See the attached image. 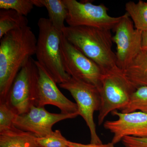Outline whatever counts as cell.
<instances>
[{"label": "cell", "instance_id": "obj_1", "mask_svg": "<svg viewBox=\"0 0 147 147\" xmlns=\"http://www.w3.org/2000/svg\"><path fill=\"white\" fill-rule=\"evenodd\" d=\"M37 39L30 27L11 31L0 41V102L5 101L22 67L35 55Z\"/></svg>", "mask_w": 147, "mask_h": 147}, {"label": "cell", "instance_id": "obj_2", "mask_svg": "<svg viewBox=\"0 0 147 147\" xmlns=\"http://www.w3.org/2000/svg\"><path fill=\"white\" fill-rule=\"evenodd\" d=\"M66 39L105 71L117 66L112 50L110 30L92 27L65 26L62 30Z\"/></svg>", "mask_w": 147, "mask_h": 147}, {"label": "cell", "instance_id": "obj_3", "mask_svg": "<svg viewBox=\"0 0 147 147\" xmlns=\"http://www.w3.org/2000/svg\"><path fill=\"white\" fill-rule=\"evenodd\" d=\"M38 26L39 33L35 54L37 61L57 84L67 82L71 77L66 72L63 62L61 50L62 32L55 28L48 18H40Z\"/></svg>", "mask_w": 147, "mask_h": 147}, {"label": "cell", "instance_id": "obj_4", "mask_svg": "<svg viewBox=\"0 0 147 147\" xmlns=\"http://www.w3.org/2000/svg\"><path fill=\"white\" fill-rule=\"evenodd\" d=\"M136 90L117 66L104 71L98 88L100 98L98 125L102 124L109 113L125 107Z\"/></svg>", "mask_w": 147, "mask_h": 147}, {"label": "cell", "instance_id": "obj_5", "mask_svg": "<svg viewBox=\"0 0 147 147\" xmlns=\"http://www.w3.org/2000/svg\"><path fill=\"white\" fill-rule=\"evenodd\" d=\"M38 76L35 61L30 58L18 72L5 101L16 115L26 113L35 105Z\"/></svg>", "mask_w": 147, "mask_h": 147}, {"label": "cell", "instance_id": "obj_6", "mask_svg": "<svg viewBox=\"0 0 147 147\" xmlns=\"http://www.w3.org/2000/svg\"><path fill=\"white\" fill-rule=\"evenodd\" d=\"M63 1L68 11L66 22L69 26L92 27L111 30L122 17L110 16L108 8L103 4L95 5L90 2Z\"/></svg>", "mask_w": 147, "mask_h": 147}, {"label": "cell", "instance_id": "obj_7", "mask_svg": "<svg viewBox=\"0 0 147 147\" xmlns=\"http://www.w3.org/2000/svg\"><path fill=\"white\" fill-rule=\"evenodd\" d=\"M59 86L69 92L76 101L79 115L84 119L89 129L91 144H102L97 134L94 119V112L99 111L100 105V93L97 87L72 77Z\"/></svg>", "mask_w": 147, "mask_h": 147}, {"label": "cell", "instance_id": "obj_8", "mask_svg": "<svg viewBox=\"0 0 147 147\" xmlns=\"http://www.w3.org/2000/svg\"><path fill=\"white\" fill-rule=\"evenodd\" d=\"M61 50L66 72L71 77L94 86L98 89L104 72L102 69L69 42L63 33Z\"/></svg>", "mask_w": 147, "mask_h": 147}, {"label": "cell", "instance_id": "obj_9", "mask_svg": "<svg viewBox=\"0 0 147 147\" xmlns=\"http://www.w3.org/2000/svg\"><path fill=\"white\" fill-rule=\"evenodd\" d=\"M113 30V42L117 45V66L123 70L142 51V32L135 29L128 13L122 15Z\"/></svg>", "mask_w": 147, "mask_h": 147}, {"label": "cell", "instance_id": "obj_10", "mask_svg": "<svg viewBox=\"0 0 147 147\" xmlns=\"http://www.w3.org/2000/svg\"><path fill=\"white\" fill-rule=\"evenodd\" d=\"M77 116L61 113H52L44 107L32 105L26 113L16 116L13 125L21 130L32 133L36 137H42L53 133L52 128L55 124Z\"/></svg>", "mask_w": 147, "mask_h": 147}, {"label": "cell", "instance_id": "obj_11", "mask_svg": "<svg viewBox=\"0 0 147 147\" xmlns=\"http://www.w3.org/2000/svg\"><path fill=\"white\" fill-rule=\"evenodd\" d=\"M38 69V76L35 106L45 107L51 105L57 107L61 113L79 116L78 107L75 102L64 95L57 86V83L40 64L35 61Z\"/></svg>", "mask_w": 147, "mask_h": 147}, {"label": "cell", "instance_id": "obj_12", "mask_svg": "<svg viewBox=\"0 0 147 147\" xmlns=\"http://www.w3.org/2000/svg\"><path fill=\"white\" fill-rule=\"evenodd\" d=\"M118 119L106 121L104 128L113 134L112 142L114 144L122 141L124 137L147 138V114L141 111L122 113L117 110L112 112Z\"/></svg>", "mask_w": 147, "mask_h": 147}, {"label": "cell", "instance_id": "obj_13", "mask_svg": "<svg viewBox=\"0 0 147 147\" xmlns=\"http://www.w3.org/2000/svg\"><path fill=\"white\" fill-rule=\"evenodd\" d=\"M36 137L13 126L0 131V147H39Z\"/></svg>", "mask_w": 147, "mask_h": 147}, {"label": "cell", "instance_id": "obj_14", "mask_svg": "<svg viewBox=\"0 0 147 147\" xmlns=\"http://www.w3.org/2000/svg\"><path fill=\"white\" fill-rule=\"evenodd\" d=\"M123 71L136 89L147 86V52L142 50Z\"/></svg>", "mask_w": 147, "mask_h": 147}, {"label": "cell", "instance_id": "obj_15", "mask_svg": "<svg viewBox=\"0 0 147 147\" xmlns=\"http://www.w3.org/2000/svg\"><path fill=\"white\" fill-rule=\"evenodd\" d=\"M34 5L44 7L48 11L49 19L53 26L60 31L65 27L68 11L63 0H33Z\"/></svg>", "mask_w": 147, "mask_h": 147}, {"label": "cell", "instance_id": "obj_16", "mask_svg": "<svg viewBox=\"0 0 147 147\" xmlns=\"http://www.w3.org/2000/svg\"><path fill=\"white\" fill-rule=\"evenodd\" d=\"M28 20L26 16L11 9L0 11V39L11 31L28 26Z\"/></svg>", "mask_w": 147, "mask_h": 147}, {"label": "cell", "instance_id": "obj_17", "mask_svg": "<svg viewBox=\"0 0 147 147\" xmlns=\"http://www.w3.org/2000/svg\"><path fill=\"white\" fill-rule=\"evenodd\" d=\"M125 9L135 29L142 32L147 31V1L128 2L125 4Z\"/></svg>", "mask_w": 147, "mask_h": 147}, {"label": "cell", "instance_id": "obj_18", "mask_svg": "<svg viewBox=\"0 0 147 147\" xmlns=\"http://www.w3.org/2000/svg\"><path fill=\"white\" fill-rule=\"evenodd\" d=\"M137 110L147 114V86L139 87L131 95L127 105L121 110L122 113Z\"/></svg>", "mask_w": 147, "mask_h": 147}, {"label": "cell", "instance_id": "obj_19", "mask_svg": "<svg viewBox=\"0 0 147 147\" xmlns=\"http://www.w3.org/2000/svg\"><path fill=\"white\" fill-rule=\"evenodd\" d=\"M34 6L33 0H0V8L11 9L26 16L31 12Z\"/></svg>", "mask_w": 147, "mask_h": 147}, {"label": "cell", "instance_id": "obj_20", "mask_svg": "<svg viewBox=\"0 0 147 147\" xmlns=\"http://www.w3.org/2000/svg\"><path fill=\"white\" fill-rule=\"evenodd\" d=\"M68 140L63 136L59 130L53 131L49 135L36 138V142L39 147H65Z\"/></svg>", "mask_w": 147, "mask_h": 147}, {"label": "cell", "instance_id": "obj_21", "mask_svg": "<svg viewBox=\"0 0 147 147\" xmlns=\"http://www.w3.org/2000/svg\"><path fill=\"white\" fill-rule=\"evenodd\" d=\"M17 115L6 102H0V131L13 126Z\"/></svg>", "mask_w": 147, "mask_h": 147}, {"label": "cell", "instance_id": "obj_22", "mask_svg": "<svg viewBox=\"0 0 147 147\" xmlns=\"http://www.w3.org/2000/svg\"><path fill=\"white\" fill-rule=\"evenodd\" d=\"M121 142L124 147H147V138L125 137Z\"/></svg>", "mask_w": 147, "mask_h": 147}, {"label": "cell", "instance_id": "obj_23", "mask_svg": "<svg viewBox=\"0 0 147 147\" xmlns=\"http://www.w3.org/2000/svg\"><path fill=\"white\" fill-rule=\"evenodd\" d=\"M67 145L71 147H115V144L112 142L107 144H94L90 143L89 144H83L68 141Z\"/></svg>", "mask_w": 147, "mask_h": 147}, {"label": "cell", "instance_id": "obj_24", "mask_svg": "<svg viewBox=\"0 0 147 147\" xmlns=\"http://www.w3.org/2000/svg\"><path fill=\"white\" fill-rule=\"evenodd\" d=\"M141 45L142 50L147 52V31L142 32Z\"/></svg>", "mask_w": 147, "mask_h": 147}, {"label": "cell", "instance_id": "obj_25", "mask_svg": "<svg viewBox=\"0 0 147 147\" xmlns=\"http://www.w3.org/2000/svg\"><path fill=\"white\" fill-rule=\"evenodd\" d=\"M65 147H70V146H66Z\"/></svg>", "mask_w": 147, "mask_h": 147}]
</instances>
